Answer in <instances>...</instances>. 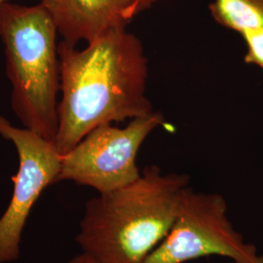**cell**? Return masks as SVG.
Instances as JSON below:
<instances>
[{
  "instance_id": "1",
  "label": "cell",
  "mask_w": 263,
  "mask_h": 263,
  "mask_svg": "<svg viewBox=\"0 0 263 263\" xmlns=\"http://www.w3.org/2000/svg\"><path fill=\"white\" fill-rule=\"evenodd\" d=\"M61 100L55 145L65 155L96 128L153 111L146 96L148 62L141 40L113 28L77 49L58 46Z\"/></svg>"
},
{
  "instance_id": "2",
  "label": "cell",
  "mask_w": 263,
  "mask_h": 263,
  "mask_svg": "<svg viewBox=\"0 0 263 263\" xmlns=\"http://www.w3.org/2000/svg\"><path fill=\"white\" fill-rule=\"evenodd\" d=\"M189 181L145 167L134 182L86 202L76 243L97 263L144 262L168 235Z\"/></svg>"
},
{
  "instance_id": "3",
  "label": "cell",
  "mask_w": 263,
  "mask_h": 263,
  "mask_svg": "<svg viewBox=\"0 0 263 263\" xmlns=\"http://www.w3.org/2000/svg\"><path fill=\"white\" fill-rule=\"evenodd\" d=\"M56 25L40 2L25 6L0 4V40L11 107L25 128L55 141L59 125L61 69Z\"/></svg>"
},
{
  "instance_id": "4",
  "label": "cell",
  "mask_w": 263,
  "mask_h": 263,
  "mask_svg": "<svg viewBox=\"0 0 263 263\" xmlns=\"http://www.w3.org/2000/svg\"><path fill=\"white\" fill-rule=\"evenodd\" d=\"M227 210L221 194L186 188L168 235L143 263H185L213 255L234 263H263V254L236 231Z\"/></svg>"
},
{
  "instance_id": "5",
  "label": "cell",
  "mask_w": 263,
  "mask_h": 263,
  "mask_svg": "<svg viewBox=\"0 0 263 263\" xmlns=\"http://www.w3.org/2000/svg\"><path fill=\"white\" fill-rule=\"evenodd\" d=\"M164 116L152 112L130 120L124 128L102 125L90 132L63 155L58 182L72 181L94 188L98 194L124 187L140 178L138 153L146 138L159 126Z\"/></svg>"
},
{
  "instance_id": "6",
  "label": "cell",
  "mask_w": 263,
  "mask_h": 263,
  "mask_svg": "<svg viewBox=\"0 0 263 263\" xmlns=\"http://www.w3.org/2000/svg\"><path fill=\"white\" fill-rule=\"evenodd\" d=\"M0 137L13 143L19 157V168L12 177V196L0 216V263H12L21 255L23 232L32 208L42 192L57 183L63 155L53 141L12 125L2 115Z\"/></svg>"
},
{
  "instance_id": "7",
  "label": "cell",
  "mask_w": 263,
  "mask_h": 263,
  "mask_svg": "<svg viewBox=\"0 0 263 263\" xmlns=\"http://www.w3.org/2000/svg\"><path fill=\"white\" fill-rule=\"evenodd\" d=\"M63 41L89 43L113 28H126L124 0H41Z\"/></svg>"
},
{
  "instance_id": "8",
  "label": "cell",
  "mask_w": 263,
  "mask_h": 263,
  "mask_svg": "<svg viewBox=\"0 0 263 263\" xmlns=\"http://www.w3.org/2000/svg\"><path fill=\"white\" fill-rule=\"evenodd\" d=\"M210 11L219 25L241 34L263 28V0H215Z\"/></svg>"
},
{
  "instance_id": "9",
  "label": "cell",
  "mask_w": 263,
  "mask_h": 263,
  "mask_svg": "<svg viewBox=\"0 0 263 263\" xmlns=\"http://www.w3.org/2000/svg\"><path fill=\"white\" fill-rule=\"evenodd\" d=\"M241 35L248 47L245 62L260 66L263 69V28L247 30Z\"/></svg>"
},
{
  "instance_id": "10",
  "label": "cell",
  "mask_w": 263,
  "mask_h": 263,
  "mask_svg": "<svg viewBox=\"0 0 263 263\" xmlns=\"http://www.w3.org/2000/svg\"><path fill=\"white\" fill-rule=\"evenodd\" d=\"M159 1L162 0H124L125 17L128 22H131L136 16L151 8L153 4Z\"/></svg>"
},
{
  "instance_id": "11",
  "label": "cell",
  "mask_w": 263,
  "mask_h": 263,
  "mask_svg": "<svg viewBox=\"0 0 263 263\" xmlns=\"http://www.w3.org/2000/svg\"><path fill=\"white\" fill-rule=\"evenodd\" d=\"M66 263H97L95 261L94 259L89 256L88 254L81 253L80 254H77L76 256L71 257L68 261Z\"/></svg>"
},
{
  "instance_id": "12",
  "label": "cell",
  "mask_w": 263,
  "mask_h": 263,
  "mask_svg": "<svg viewBox=\"0 0 263 263\" xmlns=\"http://www.w3.org/2000/svg\"><path fill=\"white\" fill-rule=\"evenodd\" d=\"M6 1H13V0H0V4H2L3 2H6Z\"/></svg>"
}]
</instances>
